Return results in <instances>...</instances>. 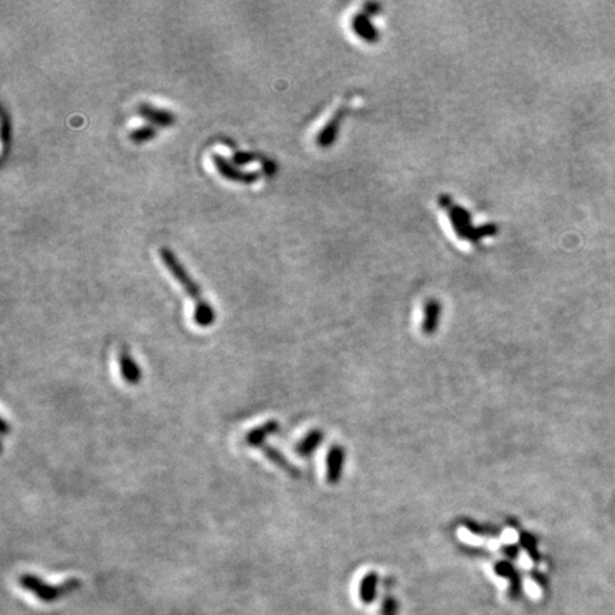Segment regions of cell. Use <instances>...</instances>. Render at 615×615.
Masks as SVG:
<instances>
[{
	"label": "cell",
	"mask_w": 615,
	"mask_h": 615,
	"mask_svg": "<svg viewBox=\"0 0 615 615\" xmlns=\"http://www.w3.org/2000/svg\"><path fill=\"white\" fill-rule=\"evenodd\" d=\"M137 113L140 117H143L149 123L160 127H170L175 123V116L173 111L165 109H158L151 106L150 103H141L137 107Z\"/></svg>",
	"instance_id": "cell-5"
},
{
	"label": "cell",
	"mask_w": 615,
	"mask_h": 615,
	"mask_svg": "<svg viewBox=\"0 0 615 615\" xmlns=\"http://www.w3.org/2000/svg\"><path fill=\"white\" fill-rule=\"evenodd\" d=\"M212 164L217 168V171L229 181L241 182V184H252L259 178V173H250L236 168L232 163H229L224 156L221 154H212L211 156Z\"/></svg>",
	"instance_id": "cell-3"
},
{
	"label": "cell",
	"mask_w": 615,
	"mask_h": 615,
	"mask_svg": "<svg viewBox=\"0 0 615 615\" xmlns=\"http://www.w3.org/2000/svg\"><path fill=\"white\" fill-rule=\"evenodd\" d=\"M377 594V576L369 573L365 576L359 586V598L363 604H372Z\"/></svg>",
	"instance_id": "cell-11"
},
{
	"label": "cell",
	"mask_w": 615,
	"mask_h": 615,
	"mask_svg": "<svg viewBox=\"0 0 615 615\" xmlns=\"http://www.w3.org/2000/svg\"><path fill=\"white\" fill-rule=\"evenodd\" d=\"M157 135V128L151 124H146L140 128H135L130 133V140L135 144L146 143V141L153 140Z\"/></svg>",
	"instance_id": "cell-12"
},
{
	"label": "cell",
	"mask_w": 615,
	"mask_h": 615,
	"mask_svg": "<svg viewBox=\"0 0 615 615\" xmlns=\"http://www.w3.org/2000/svg\"><path fill=\"white\" fill-rule=\"evenodd\" d=\"M323 432L322 431H311L299 443L295 446V453L301 457H309L315 449L322 443Z\"/></svg>",
	"instance_id": "cell-10"
},
{
	"label": "cell",
	"mask_w": 615,
	"mask_h": 615,
	"mask_svg": "<svg viewBox=\"0 0 615 615\" xmlns=\"http://www.w3.org/2000/svg\"><path fill=\"white\" fill-rule=\"evenodd\" d=\"M279 431V423L278 420H268L257 428H254L252 431H250L245 435V445L250 447H255V449H261L266 445V439L269 436H273L276 432Z\"/></svg>",
	"instance_id": "cell-6"
},
{
	"label": "cell",
	"mask_w": 615,
	"mask_h": 615,
	"mask_svg": "<svg viewBox=\"0 0 615 615\" xmlns=\"http://www.w3.org/2000/svg\"><path fill=\"white\" fill-rule=\"evenodd\" d=\"M232 161H234L235 164H241V165L248 164V163H252V161H261V163H264V164L266 165V170H268V168H269V170H273V164H269V161L262 160L261 156H258V154H255V153L234 151V154H232Z\"/></svg>",
	"instance_id": "cell-13"
},
{
	"label": "cell",
	"mask_w": 615,
	"mask_h": 615,
	"mask_svg": "<svg viewBox=\"0 0 615 615\" xmlns=\"http://www.w3.org/2000/svg\"><path fill=\"white\" fill-rule=\"evenodd\" d=\"M438 315H439V305L435 301L426 305L424 329H428V332H432L431 329H435L436 322H438Z\"/></svg>",
	"instance_id": "cell-14"
},
{
	"label": "cell",
	"mask_w": 615,
	"mask_h": 615,
	"mask_svg": "<svg viewBox=\"0 0 615 615\" xmlns=\"http://www.w3.org/2000/svg\"><path fill=\"white\" fill-rule=\"evenodd\" d=\"M119 365L123 381L130 386L138 385L141 379H143V370H141L140 365L134 360L127 346H121L119 352Z\"/></svg>",
	"instance_id": "cell-4"
},
{
	"label": "cell",
	"mask_w": 615,
	"mask_h": 615,
	"mask_svg": "<svg viewBox=\"0 0 615 615\" xmlns=\"http://www.w3.org/2000/svg\"><path fill=\"white\" fill-rule=\"evenodd\" d=\"M11 130H12V127L9 123V116H8L6 110L4 109V111H2V141H4V147H5V154H6V149H8V141L11 138Z\"/></svg>",
	"instance_id": "cell-15"
},
{
	"label": "cell",
	"mask_w": 615,
	"mask_h": 615,
	"mask_svg": "<svg viewBox=\"0 0 615 615\" xmlns=\"http://www.w3.org/2000/svg\"><path fill=\"white\" fill-rule=\"evenodd\" d=\"M398 601L393 597H386L382 604V615H398Z\"/></svg>",
	"instance_id": "cell-16"
},
{
	"label": "cell",
	"mask_w": 615,
	"mask_h": 615,
	"mask_svg": "<svg viewBox=\"0 0 615 615\" xmlns=\"http://www.w3.org/2000/svg\"><path fill=\"white\" fill-rule=\"evenodd\" d=\"M496 573L500 577H506L510 580V597L511 598H518L520 594H522V581H520V576L515 573V570L508 562H499L496 565Z\"/></svg>",
	"instance_id": "cell-8"
},
{
	"label": "cell",
	"mask_w": 615,
	"mask_h": 615,
	"mask_svg": "<svg viewBox=\"0 0 615 615\" xmlns=\"http://www.w3.org/2000/svg\"><path fill=\"white\" fill-rule=\"evenodd\" d=\"M160 257L168 272L173 275V278L180 283L181 288L191 298V301L196 304V309L193 313L194 322L201 327H208L215 322V312L212 306L208 304V301L203 297L198 283L188 273L185 266L180 262L177 255L167 247L160 248Z\"/></svg>",
	"instance_id": "cell-1"
},
{
	"label": "cell",
	"mask_w": 615,
	"mask_h": 615,
	"mask_svg": "<svg viewBox=\"0 0 615 615\" xmlns=\"http://www.w3.org/2000/svg\"><path fill=\"white\" fill-rule=\"evenodd\" d=\"M327 482L329 483H337L339 480L341 471H342V464H344V450L338 446L332 447L327 453Z\"/></svg>",
	"instance_id": "cell-7"
},
{
	"label": "cell",
	"mask_w": 615,
	"mask_h": 615,
	"mask_svg": "<svg viewBox=\"0 0 615 615\" xmlns=\"http://www.w3.org/2000/svg\"><path fill=\"white\" fill-rule=\"evenodd\" d=\"M261 450H262L264 456H265L271 463H273L275 466H278V467L282 468V470H285V471L288 473V475H291V476H294V478L299 475V471L297 470V467H294V466L287 460V457L283 456L278 449L265 445L264 447H261Z\"/></svg>",
	"instance_id": "cell-9"
},
{
	"label": "cell",
	"mask_w": 615,
	"mask_h": 615,
	"mask_svg": "<svg viewBox=\"0 0 615 615\" xmlns=\"http://www.w3.org/2000/svg\"><path fill=\"white\" fill-rule=\"evenodd\" d=\"M19 584H20L22 588L30 591L39 600L46 601V602L59 600L63 595L70 594L72 591H74L80 586L79 580H76V579L67 580L62 586H50V584H46L43 580H40L39 577L32 576V574L20 576L19 577Z\"/></svg>",
	"instance_id": "cell-2"
}]
</instances>
